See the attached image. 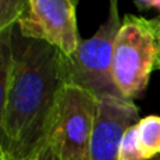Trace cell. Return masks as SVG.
Wrapping results in <instances>:
<instances>
[{
    "mask_svg": "<svg viewBox=\"0 0 160 160\" xmlns=\"http://www.w3.org/2000/svg\"><path fill=\"white\" fill-rule=\"evenodd\" d=\"M159 18H160V16H159Z\"/></svg>",
    "mask_w": 160,
    "mask_h": 160,
    "instance_id": "obj_12",
    "label": "cell"
},
{
    "mask_svg": "<svg viewBox=\"0 0 160 160\" xmlns=\"http://www.w3.org/2000/svg\"><path fill=\"white\" fill-rule=\"evenodd\" d=\"M139 121V108L132 100L119 97L102 98L98 104L91 139L90 160H119L122 135Z\"/></svg>",
    "mask_w": 160,
    "mask_h": 160,
    "instance_id": "obj_6",
    "label": "cell"
},
{
    "mask_svg": "<svg viewBox=\"0 0 160 160\" xmlns=\"http://www.w3.org/2000/svg\"><path fill=\"white\" fill-rule=\"evenodd\" d=\"M155 160H160V156H159V158H156V159H155Z\"/></svg>",
    "mask_w": 160,
    "mask_h": 160,
    "instance_id": "obj_11",
    "label": "cell"
},
{
    "mask_svg": "<svg viewBox=\"0 0 160 160\" xmlns=\"http://www.w3.org/2000/svg\"><path fill=\"white\" fill-rule=\"evenodd\" d=\"M76 6L78 2L73 0H27L17 30L24 38L47 42L62 55L70 56L82 41Z\"/></svg>",
    "mask_w": 160,
    "mask_h": 160,
    "instance_id": "obj_5",
    "label": "cell"
},
{
    "mask_svg": "<svg viewBox=\"0 0 160 160\" xmlns=\"http://www.w3.org/2000/svg\"><path fill=\"white\" fill-rule=\"evenodd\" d=\"M0 159L25 160L48 141L66 86L62 53L47 42L0 31Z\"/></svg>",
    "mask_w": 160,
    "mask_h": 160,
    "instance_id": "obj_1",
    "label": "cell"
},
{
    "mask_svg": "<svg viewBox=\"0 0 160 160\" xmlns=\"http://www.w3.org/2000/svg\"><path fill=\"white\" fill-rule=\"evenodd\" d=\"M139 143L148 160L160 156V117L148 115L136 124Z\"/></svg>",
    "mask_w": 160,
    "mask_h": 160,
    "instance_id": "obj_7",
    "label": "cell"
},
{
    "mask_svg": "<svg viewBox=\"0 0 160 160\" xmlns=\"http://www.w3.org/2000/svg\"><path fill=\"white\" fill-rule=\"evenodd\" d=\"M155 70H160V18L127 14L114 42V80L124 98L142 96Z\"/></svg>",
    "mask_w": 160,
    "mask_h": 160,
    "instance_id": "obj_2",
    "label": "cell"
},
{
    "mask_svg": "<svg viewBox=\"0 0 160 160\" xmlns=\"http://www.w3.org/2000/svg\"><path fill=\"white\" fill-rule=\"evenodd\" d=\"M25 160H58V158H56L55 152L52 150L51 145L48 143V141H47V143H45L44 146L39 148L32 156H30V158Z\"/></svg>",
    "mask_w": 160,
    "mask_h": 160,
    "instance_id": "obj_10",
    "label": "cell"
},
{
    "mask_svg": "<svg viewBox=\"0 0 160 160\" xmlns=\"http://www.w3.org/2000/svg\"><path fill=\"white\" fill-rule=\"evenodd\" d=\"M122 20L118 14V3L111 2L107 20L91 38L82 39L73 55H62L65 83L83 88L98 101L107 97H119L114 80L112 53L117 34Z\"/></svg>",
    "mask_w": 160,
    "mask_h": 160,
    "instance_id": "obj_3",
    "label": "cell"
},
{
    "mask_svg": "<svg viewBox=\"0 0 160 160\" xmlns=\"http://www.w3.org/2000/svg\"><path fill=\"white\" fill-rule=\"evenodd\" d=\"M119 160H148L139 143L136 124L129 127L122 135L119 145Z\"/></svg>",
    "mask_w": 160,
    "mask_h": 160,
    "instance_id": "obj_8",
    "label": "cell"
},
{
    "mask_svg": "<svg viewBox=\"0 0 160 160\" xmlns=\"http://www.w3.org/2000/svg\"><path fill=\"white\" fill-rule=\"evenodd\" d=\"M22 0H0V31L17 25L25 8Z\"/></svg>",
    "mask_w": 160,
    "mask_h": 160,
    "instance_id": "obj_9",
    "label": "cell"
},
{
    "mask_svg": "<svg viewBox=\"0 0 160 160\" xmlns=\"http://www.w3.org/2000/svg\"><path fill=\"white\" fill-rule=\"evenodd\" d=\"M98 104L83 88L70 84L63 87L48 136L58 160H90Z\"/></svg>",
    "mask_w": 160,
    "mask_h": 160,
    "instance_id": "obj_4",
    "label": "cell"
}]
</instances>
